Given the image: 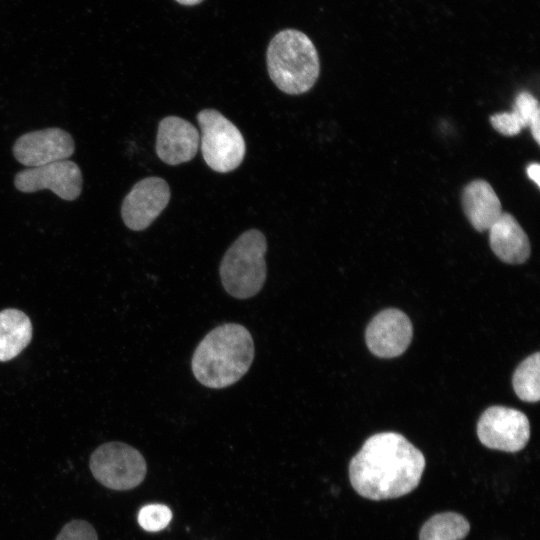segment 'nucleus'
Returning a JSON list of instances; mask_svg holds the SVG:
<instances>
[{"label":"nucleus","instance_id":"7ed1b4c3","mask_svg":"<svg viewBox=\"0 0 540 540\" xmlns=\"http://www.w3.org/2000/svg\"><path fill=\"white\" fill-rule=\"evenodd\" d=\"M266 62L273 83L290 95L308 92L320 73L319 57L313 42L296 29L282 30L272 38Z\"/></svg>","mask_w":540,"mask_h":540},{"label":"nucleus","instance_id":"aec40b11","mask_svg":"<svg viewBox=\"0 0 540 540\" xmlns=\"http://www.w3.org/2000/svg\"><path fill=\"white\" fill-rule=\"evenodd\" d=\"M490 122L496 131L505 136L517 135L526 127L521 117L514 110L494 114L490 117Z\"/></svg>","mask_w":540,"mask_h":540},{"label":"nucleus","instance_id":"f8f14e48","mask_svg":"<svg viewBox=\"0 0 540 540\" xmlns=\"http://www.w3.org/2000/svg\"><path fill=\"white\" fill-rule=\"evenodd\" d=\"M200 145V133L187 120L167 116L158 125L155 150L161 161L179 165L194 158Z\"/></svg>","mask_w":540,"mask_h":540},{"label":"nucleus","instance_id":"6e6552de","mask_svg":"<svg viewBox=\"0 0 540 540\" xmlns=\"http://www.w3.org/2000/svg\"><path fill=\"white\" fill-rule=\"evenodd\" d=\"M82 182L80 168L68 159L22 170L14 179L15 187L21 192L49 189L68 201L80 195Z\"/></svg>","mask_w":540,"mask_h":540},{"label":"nucleus","instance_id":"9b49d317","mask_svg":"<svg viewBox=\"0 0 540 540\" xmlns=\"http://www.w3.org/2000/svg\"><path fill=\"white\" fill-rule=\"evenodd\" d=\"M74 149V141L68 132L46 128L19 137L13 146V154L18 162L31 168L66 160Z\"/></svg>","mask_w":540,"mask_h":540},{"label":"nucleus","instance_id":"f257e3e1","mask_svg":"<svg viewBox=\"0 0 540 540\" xmlns=\"http://www.w3.org/2000/svg\"><path fill=\"white\" fill-rule=\"evenodd\" d=\"M425 463L423 453L403 435L377 433L351 459L349 479L354 490L367 499L398 498L418 486Z\"/></svg>","mask_w":540,"mask_h":540},{"label":"nucleus","instance_id":"4be33fe9","mask_svg":"<svg viewBox=\"0 0 540 540\" xmlns=\"http://www.w3.org/2000/svg\"><path fill=\"white\" fill-rule=\"evenodd\" d=\"M527 176L530 180L540 186L539 174H540V165L538 163H530L526 168Z\"/></svg>","mask_w":540,"mask_h":540},{"label":"nucleus","instance_id":"1a4fd4ad","mask_svg":"<svg viewBox=\"0 0 540 540\" xmlns=\"http://www.w3.org/2000/svg\"><path fill=\"white\" fill-rule=\"evenodd\" d=\"M170 196V187L163 178L153 176L140 180L122 202L124 224L133 231L148 228L166 208Z\"/></svg>","mask_w":540,"mask_h":540},{"label":"nucleus","instance_id":"0eeeda50","mask_svg":"<svg viewBox=\"0 0 540 540\" xmlns=\"http://www.w3.org/2000/svg\"><path fill=\"white\" fill-rule=\"evenodd\" d=\"M477 436L487 448L517 452L526 446L530 438L529 420L519 410L491 406L478 420Z\"/></svg>","mask_w":540,"mask_h":540},{"label":"nucleus","instance_id":"f3484780","mask_svg":"<svg viewBox=\"0 0 540 540\" xmlns=\"http://www.w3.org/2000/svg\"><path fill=\"white\" fill-rule=\"evenodd\" d=\"M512 384L516 395L526 402H537L540 398V353L536 352L523 360L516 368Z\"/></svg>","mask_w":540,"mask_h":540},{"label":"nucleus","instance_id":"39448f33","mask_svg":"<svg viewBox=\"0 0 540 540\" xmlns=\"http://www.w3.org/2000/svg\"><path fill=\"white\" fill-rule=\"evenodd\" d=\"M200 146L204 161L214 171L227 173L244 159V137L230 120L219 111L203 109L197 114Z\"/></svg>","mask_w":540,"mask_h":540},{"label":"nucleus","instance_id":"f03ea898","mask_svg":"<svg viewBox=\"0 0 540 540\" xmlns=\"http://www.w3.org/2000/svg\"><path fill=\"white\" fill-rule=\"evenodd\" d=\"M254 342L246 327L224 323L212 329L194 350L191 369L203 386L222 389L238 382L254 359Z\"/></svg>","mask_w":540,"mask_h":540},{"label":"nucleus","instance_id":"a211bd4d","mask_svg":"<svg viewBox=\"0 0 540 540\" xmlns=\"http://www.w3.org/2000/svg\"><path fill=\"white\" fill-rule=\"evenodd\" d=\"M513 110L521 117L525 126L530 127L532 136L539 144L540 109L538 100L528 91H522L515 98Z\"/></svg>","mask_w":540,"mask_h":540},{"label":"nucleus","instance_id":"4468645a","mask_svg":"<svg viewBox=\"0 0 540 540\" xmlns=\"http://www.w3.org/2000/svg\"><path fill=\"white\" fill-rule=\"evenodd\" d=\"M462 207L470 224L479 232L488 230L502 213L496 192L482 179L473 180L464 187Z\"/></svg>","mask_w":540,"mask_h":540},{"label":"nucleus","instance_id":"6ab92c4d","mask_svg":"<svg viewBox=\"0 0 540 540\" xmlns=\"http://www.w3.org/2000/svg\"><path fill=\"white\" fill-rule=\"evenodd\" d=\"M172 512L163 504H148L138 513V523L146 531L163 530L171 521Z\"/></svg>","mask_w":540,"mask_h":540},{"label":"nucleus","instance_id":"dca6fc26","mask_svg":"<svg viewBox=\"0 0 540 540\" xmlns=\"http://www.w3.org/2000/svg\"><path fill=\"white\" fill-rule=\"evenodd\" d=\"M470 531L468 520L455 512L432 516L422 526L419 540H463Z\"/></svg>","mask_w":540,"mask_h":540},{"label":"nucleus","instance_id":"412c9836","mask_svg":"<svg viewBox=\"0 0 540 540\" xmlns=\"http://www.w3.org/2000/svg\"><path fill=\"white\" fill-rule=\"evenodd\" d=\"M55 540H98V536L87 521L73 520L61 529Z\"/></svg>","mask_w":540,"mask_h":540},{"label":"nucleus","instance_id":"9d476101","mask_svg":"<svg viewBox=\"0 0 540 540\" xmlns=\"http://www.w3.org/2000/svg\"><path fill=\"white\" fill-rule=\"evenodd\" d=\"M413 336L408 316L399 309L388 308L378 313L368 324L365 340L369 350L379 358H394L403 354Z\"/></svg>","mask_w":540,"mask_h":540},{"label":"nucleus","instance_id":"ddd939ff","mask_svg":"<svg viewBox=\"0 0 540 540\" xmlns=\"http://www.w3.org/2000/svg\"><path fill=\"white\" fill-rule=\"evenodd\" d=\"M488 231L490 248L501 261L522 264L528 259V236L513 215L502 212Z\"/></svg>","mask_w":540,"mask_h":540},{"label":"nucleus","instance_id":"20e7f679","mask_svg":"<svg viewBox=\"0 0 540 540\" xmlns=\"http://www.w3.org/2000/svg\"><path fill=\"white\" fill-rule=\"evenodd\" d=\"M266 252V238L257 229L245 231L227 249L219 274L230 296L248 299L260 292L267 276Z\"/></svg>","mask_w":540,"mask_h":540},{"label":"nucleus","instance_id":"423d86ee","mask_svg":"<svg viewBox=\"0 0 540 540\" xmlns=\"http://www.w3.org/2000/svg\"><path fill=\"white\" fill-rule=\"evenodd\" d=\"M89 465L94 478L112 490H129L138 486L147 472L143 455L123 442L99 446L91 454Z\"/></svg>","mask_w":540,"mask_h":540},{"label":"nucleus","instance_id":"5701e85b","mask_svg":"<svg viewBox=\"0 0 540 540\" xmlns=\"http://www.w3.org/2000/svg\"><path fill=\"white\" fill-rule=\"evenodd\" d=\"M175 1H177L178 3L182 5L193 6V5L199 4L203 0H175Z\"/></svg>","mask_w":540,"mask_h":540},{"label":"nucleus","instance_id":"2eb2a0df","mask_svg":"<svg viewBox=\"0 0 540 540\" xmlns=\"http://www.w3.org/2000/svg\"><path fill=\"white\" fill-rule=\"evenodd\" d=\"M32 339L29 317L18 309L8 308L0 312V361L15 358Z\"/></svg>","mask_w":540,"mask_h":540}]
</instances>
